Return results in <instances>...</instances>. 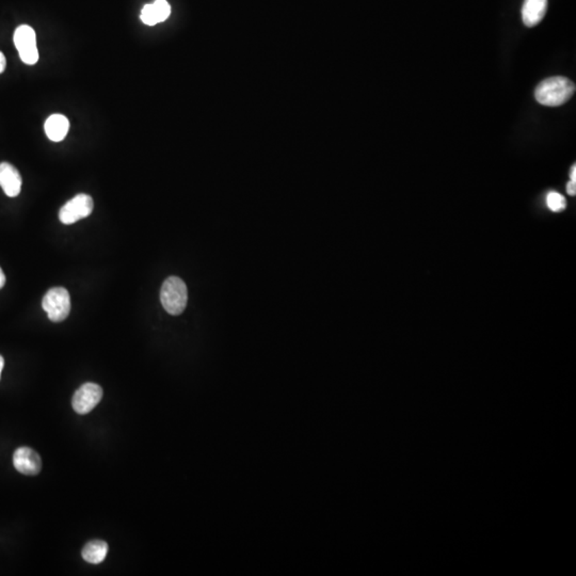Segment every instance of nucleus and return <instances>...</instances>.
Listing matches in <instances>:
<instances>
[{
	"mask_svg": "<svg viewBox=\"0 0 576 576\" xmlns=\"http://www.w3.org/2000/svg\"><path fill=\"white\" fill-rule=\"evenodd\" d=\"M23 180L16 168L11 163H0V187L10 198H15L21 194Z\"/></svg>",
	"mask_w": 576,
	"mask_h": 576,
	"instance_id": "8",
	"label": "nucleus"
},
{
	"mask_svg": "<svg viewBox=\"0 0 576 576\" xmlns=\"http://www.w3.org/2000/svg\"><path fill=\"white\" fill-rule=\"evenodd\" d=\"M546 204H548L551 211H564L566 205H567L564 196L555 192H549L548 196H546Z\"/></svg>",
	"mask_w": 576,
	"mask_h": 576,
	"instance_id": "12",
	"label": "nucleus"
},
{
	"mask_svg": "<svg viewBox=\"0 0 576 576\" xmlns=\"http://www.w3.org/2000/svg\"><path fill=\"white\" fill-rule=\"evenodd\" d=\"M5 67H7V60H5V55L0 51V74L5 72Z\"/></svg>",
	"mask_w": 576,
	"mask_h": 576,
	"instance_id": "16",
	"label": "nucleus"
},
{
	"mask_svg": "<svg viewBox=\"0 0 576 576\" xmlns=\"http://www.w3.org/2000/svg\"><path fill=\"white\" fill-rule=\"evenodd\" d=\"M13 464L15 469L24 475H38L42 469L41 457L32 448L26 446L15 450L13 454Z\"/></svg>",
	"mask_w": 576,
	"mask_h": 576,
	"instance_id": "7",
	"label": "nucleus"
},
{
	"mask_svg": "<svg viewBox=\"0 0 576 576\" xmlns=\"http://www.w3.org/2000/svg\"><path fill=\"white\" fill-rule=\"evenodd\" d=\"M153 7L158 23L165 22V19L170 16L171 7L165 0H156L155 3H153Z\"/></svg>",
	"mask_w": 576,
	"mask_h": 576,
	"instance_id": "13",
	"label": "nucleus"
},
{
	"mask_svg": "<svg viewBox=\"0 0 576 576\" xmlns=\"http://www.w3.org/2000/svg\"><path fill=\"white\" fill-rule=\"evenodd\" d=\"M548 10V0H525L522 8V19L525 26L538 25Z\"/></svg>",
	"mask_w": 576,
	"mask_h": 576,
	"instance_id": "9",
	"label": "nucleus"
},
{
	"mask_svg": "<svg viewBox=\"0 0 576 576\" xmlns=\"http://www.w3.org/2000/svg\"><path fill=\"white\" fill-rule=\"evenodd\" d=\"M575 93V84L566 77L556 76L545 79L538 84L535 97L541 105L558 107L567 103Z\"/></svg>",
	"mask_w": 576,
	"mask_h": 576,
	"instance_id": "1",
	"label": "nucleus"
},
{
	"mask_svg": "<svg viewBox=\"0 0 576 576\" xmlns=\"http://www.w3.org/2000/svg\"><path fill=\"white\" fill-rule=\"evenodd\" d=\"M42 306L48 319L60 323L67 319L71 312V297L63 287H54L46 292Z\"/></svg>",
	"mask_w": 576,
	"mask_h": 576,
	"instance_id": "3",
	"label": "nucleus"
},
{
	"mask_svg": "<svg viewBox=\"0 0 576 576\" xmlns=\"http://www.w3.org/2000/svg\"><path fill=\"white\" fill-rule=\"evenodd\" d=\"M44 128H45L46 136L49 140L60 142L69 133V122L67 117L63 115H51L46 120Z\"/></svg>",
	"mask_w": 576,
	"mask_h": 576,
	"instance_id": "10",
	"label": "nucleus"
},
{
	"mask_svg": "<svg viewBox=\"0 0 576 576\" xmlns=\"http://www.w3.org/2000/svg\"><path fill=\"white\" fill-rule=\"evenodd\" d=\"M567 192L568 194H570V196H575L576 182H572V181H570V182L568 183Z\"/></svg>",
	"mask_w": 576,
	"mask_h": 576,
	"instance_id": "15",
	"label": "nucleus"
},
{
	"mask_svg": "<svg viewBox=\"0 0 576 576\" xmlns=\"http://www.w3.org/2000/svg\"><path fill=\"white\" fill-rule=\"evenodd\" d=\"M103 398V389L96 383L88 382L82 384L75 392L72 406L78 414H88L100 404Z\"/></svg>",
	"mask_w": 576,
	"mask_h": 576,
	"instance_id": "6",
	"label": "nucleus"
},
{
	"mask_svg": "<svg viewBox=\"0 0 576 576\" xmlns=\"http://www.w3.org/2000/svg\"><path fill=\"white\" fill-rule=\"evenodd\" d=\"M5 284V275L3 273V269L0 268V288H3Z\"/></svg>",
	"mask_w": 576,
	"mask_h": 576,
	"instance_id": "17",
	"label": "nucleus"
},
{
	"mask_svg": "<svg viewBox=\"0 0 576 576\" xmlns=\"http://www.w3.org/2000/svg\"><path fill=\"white\" fill-rule=\"evenodd\" d=\"M13 40L21 60L25 65H36L38 61V51L34 29L27 25L17 27Z\"/></svg>",
	"mask_w": 576,
	"mask_h": 576,
	"instance_id": "4",
	"label": "nucleus"
},
{
	"mask_svg": "<svg viewBox=\"0 0 576 576\" xmlns=\"http://www.w3.org/2000/svg\"><path fill=\"white\" fill-rule=\"evenodd\" d=\"M570 177H571L572 182H576V167L573 165L571 169V173H570Z\"/></svg>",
	"mask_w": 576,
	"mask_h": 576,
	"instance_id": "18",
	"label": "nucleus"
},
{
	"mask_svg": "<svg viewBox=\"0 0 576 576\" xmlns=\"http://www.w3.org/2000/svg\"><path fill=\"white\" fill-rule=\"evenodd\" d=\"M3 366H5V360L3 356H0V379H1V373H3Z\"/></svg>",
	"mask_w": 576,
	"mask_h": 576,
	"instance_id": "19",
	"label": "nucleus"
},
{
	"mask_svg": "<svg viewBox=\"0 0 576 576\" xmlns=\"http://www.w3.org/2000/svg\"><path fill=\"white\" fill-rule=\"evenodd\" d=\"M107 542L103 540H92L84 545L82 558L89 564H98L105 560L108 554Z\"/></svg>",
	"mask_w": 576,
	"mask_h": 576,
	"instance_id": "11",
	"label": "nucleus"
},
{
	"mask_svg": "<svg viewBox=\"0 0 576 576\" xmlns=\"http://www.w3.org/2000/svg\"><path fill=\"white\" fill-rule=\"evenodd\" d=\"M161 301L170 315H181L188 301V290L184 281L177 277H168L161 286Z\"/></svg>",
	"mask_w": 576,
	"mask_h": 576,
	"instance_id": "2",
	"label": "nucleus"
},
{
	"mask_svg": "<svg viewBox=\"0 0 576 576\" xmlns=\"http://www.w3.org/2000/svg\"><path fill=\"white\" fill-rule=\"evenodd\" d=\"M142 22L148 26H154L158 24L157 16H156L155 10H154L153 3H148L144 5L140 15Z\"/></svg>",
	"mask_w": 576,
	"mask_h": 576,
	"instance_id": "14",
	"label": "nucleus"
},
{
	"mask_svg": "<svg viewBox=\"0 0 576 576\" xmlns=\"http://www.w3.org/2000/svg\"><path fill=\"white\" fill-rule=\"evenodd\" d=\"M93 206V198L89 194H77L62 206L59 211V219L63 224H73L91 215Z\"/></svg>",
	"mask_w": 576,
	"mask_h": 576,
	"instance_id": "5",
	"label": "nucleus"
}]
</instances>
